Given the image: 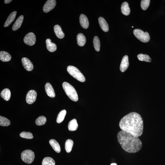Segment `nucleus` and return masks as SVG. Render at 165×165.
Returning a JSON list of instances; mask_svg holds the SVG:
<instances>
[{"label":"nucleus","instance_id":"nucleus-1","mask_svg":"<svg viewBox=\"0 0 165 165\" xmlns=\"http://www.w3.org/2000/svg\"><path fill=\"white\" fill-rule=\"evenodd\" d=\"M120 128L137 137L142 135L143 130V122L141 116L136 112H131L121 119Z\"/></svg>","mask_w":165,"mask_h":165},{"label":"nucleus","instance_id":"nucleus-2","mask_svg":"<svg viewBox=\"0 0 165 165\" xmlns=\"http://www.w3.org/2000/svg\"><path fill=\"white\" fill-rule=\"evenodd\" d=\"M117 138L122 148L127 152L136 153L142 148V143L140 139L130 133L121 130L118 133Z\"/></svg>","mask_w":165,"mask_h":165},{"label":"nucleus","instance_id":"nucleus-3","mask_svg":"<svg viewBox=\"0 0 165 165\" xmlns=\"http://www.w3.org/2000/svg\"><path fill=\"white\" fill-rule=\"evenodd\" d=\"M63 87L65 93L71 100L76 102L78 100L77 93L74 87L68 82H64L63 84Z\"/></svg>","mask_w":165,"mask_h":165},{"label":"nucleus","instance_id":"nucleus-4","mask_svg":"<svg viewBox=\"0 0 165 165\" xmlns=\"http://www.w3.org/2000/svg\"><path fill=\"white\" fill-rule=\"evenodd\" d=\"M67 71L71 76L78 81L82 82L85 81V77L76 67L70 65L67 67Z\"/></svg>","mask_w":165,"mask_h":165},{"label":"nucleus","instance_id":"nucleus-5","mask_svg":"<svg viewBox=\"0 0 165 165\" xmlns=\"http://www.w3.org/2000/svg\"><path fill=\"white\" fill-rule=\"evenodd\" d=\"M21 157L22 160L24 162L30 164L34 160L35 155L33 151L31 150L27 149L22 152Z\"/></svg>","mask_w":165,"mask_h":165},{"label":"nucleus","instance_id":"nucleus-6","mask_svg":"<svg viewBox=\"0 0 165 165\" xmlns=\"http://www.w3.org/2000/svg\"><path fill=\"white\" fill-rule=\"evenodd\" d=\"M133 33L135 36L142 42L147 43L150 40L149 34L147 32H144L141 30L136 29L134 30Z\"/></svg>","mask_w":165,"mask_h":165},{"label":"nucleus","instance_id":"nucleus-7","mask_svg":"<svg viewBox=\"0 0 165 165\" xmlns=\"http://www.w3.org/2000/svg\"><path fill=\"white\" fill-rule=\"evenodd\" d=\"M36 40V37L34 34L33 33H29L27 34L24 39V43L30 46H33L35 44Z\"/></svg>","mask_w":165,"mask_h":165},{"label":"nucleus","instance_id":"nucleus-8","mask_svg":"<svg viewBox=\"0 0 165 165\" xmlns=\"http://www.w3.org/2000/svg\"><path fill=\"white\" fill-rule=\"evenodd\" d=\"M37 94L34 90H31L28 92L26 96V101L27 104H31L36 100Z\"/></svg>","mask_w":165,"mask_h":165},{"label":"nucleus","instance_id":"nucleus-9","mask_svg":"<svg viewBox=\"0 0 165 165\" xmlns=\"http://www.w3.org/2000/svg\"><path fill=\"white\" fill-rule=\"evenodd\" d=\"M56 5V1L55 0H48L45 3L44 7H43V11L46 13L49 12L55 8Z\"/></svg>","mask_w":165,"mask_h":165},{"label":"nucleus","instance_id":"nucleus-10","mask_svg":"<svg viewBox=\"0 0 165 165\" xmlns=\"http://www.w3.org/2000/svg\"><path fill=\"white\" fill-rule=\"evenodd\" d=\"M22 65L26 70L29 71L32 70L33 69V65L30 60L27 58H22Z\"/></svg>","mask_w":165,"mask_h":165},{"label":"nucleus","instance_id":"nucleus-11","mask_svg":"<svg viewBox=\"0 0 165 165\" xmlns=\"http://www.w3.org/2000/svg\"><path fill=\"white\" fill-rule=\"evenodd\" d=\"M129 66L128 56L127 55L124 56L121 61L120 70L122 72H125Z\"/></svg>","mask_w":165,"mask_h":165},{"label":"nucleus","instance_id":"nucleus-12","mask_svg":"<svg viewBox=\"0 0 165 165\" xmlns=\"http://www.w3.org/2000/svg\"><path fill=\"white\" fill-rule=\"evenodd\" d=\"M45 89L47 94L51 97H55V91L51 84L49 82L47 83L45 85Z\"/></svg>","mask_w":165,"mask_h":165},{"label":"nucleus","instance_id":"nucleus-13","mask_svg":"<svg viewBox=\"0 0 165 165\" xmlns=\"http://www.w3.org/2000/svg\"><path fill=\"white\" fill-rule=\"evenodd\" d=\"M80 22L81 27L85 29L89 27V22L88 18L85 15L81 14L80 17Z\"/></svg>","mask_w":165,"mask_h":165},{"label":"nucleus","instance_id":"nucleus-14","mask_svg":"<svg viewBox=\"0 0 165 165\" xmlns=\"http://www.w3.org/2000/svg\"><path fill=\"white\" fill-rule=\"evenodd\" d=\"M99 22L100 27L103 31L107 32L109 30V27L107 22L104 18L102 17H100L99 18Z\"/></svg>","mask_w":165,"mask_h":165},{"label":"nucleus","instance_id":"nucleus-15","mask_svg":"<svg viewBox=\"0 0 165 165\" xmlns=\"http://www.w3.org/2000/svg\"><path fill=\"white\" fill-rule=\"evenodd\" d=\"M47 49L49 51L51 52H55L57 49L56 45L51 42L49 39H47L46 41Z\"/></svg>","mask_w":165,"mask_h":165},{"label":"nucleus","instance_id":"nucleus-16","mask_svg":"<svg viewBox=\"0 0 165 165\" xmlns=\"http://www.w3.org/2000/svg\"><path fill=\"white\" fill-rule=\"evenodd\" d=\"M121 11L122 13L125 16H128L130 14V8L127 2H124L122 4Z\"/></svg>","mask_w":165,"mask_h":165},{"label":"nucleus","instance_id":"nucleus-17","mask_svg":"<svg viewBox=\"0 0 165 165\" xmlns=\"http://www.w3.org/2000/svg\"><path fill=\"white\" fill-rule=\"evenodd\" d=\"M24 19L23 16H20L17 19L12 27V29L14 31L18 29L21 27Z\"/></svg>","mask_w":165,"mask_h":165},{"label":"nucleus","instance_id":"nucleus-18","mask_svg":"<svg viewBox=\"0 0 165 165\" xmlns=\"http://www.w3.org/2000/svg\"><path fill=\"white\" fill-rule=\"evenodd\" d=\"M12 59V56L8 52L4 51L0 52V59L3 62L9 61Z\"/></svg>","mask_w":165,"mask_h":165},{"label":"nucleus","instance_id":"nucleus-19","mask_svg":"<svg viewBox=\"0 0 165 165\" xmlns=\"http://www.w3.org/2000/svg\"><path fill=\"white\" fill-rule=\"evenodd\" d=\"M54 30L55 34L58 38L63 39L64 37V34L59 25H55L54 27Z\"/></svg>","mask_w":165,"mask_h":165},{"label":"nucleus","instance_id":"nucleus-20","mask_svg":"<svg viewBox=\"0 0 165 165\" xmlns=\"http://www.w3.org/2000/svg\"><path fill=\"white\" fill-rule=\"evenodd\" d=\"M17 12L16 11L13 12L9 15V16L7 18L6 22H5L4 25V27H7L12 23L13 21L16 18Z\"/></svg>","mask_w":165,"mask_h":165},{"label":"nucleus","instance_id":"nucleus-21","mask_svg":"<svg viewBox=\"0 0 165 165\" xmlns=\"http://www.w3.org/2000/svg\"><path fill=\"white\" fill-rule=\"evenodd\" d=\"M49 143L54 150L56 152L59 153L61 152V148L59 144L54 139L50 140Z\"/></svg>","mask_w":165,"mask_h":165},{"label":"nucleus","instance_id":"nucleus-22","mask_svg":"<svg viewBox=\"0 0 165 165\" xmlns=\"http://www.w3.org/2000/svg\"><path fill=\"white\" fill-rule=\"evenodd\" d=\"M77 40L79 46L82 47L86 44V40L84 35L81 33L78 34L77 36Z\"/></svg>","mask_w":165,"mask_h":165},{"label":"nucleus","instance_id":"nucleus-23","mask_svg":"<svg viewBox=\"0 0 165 165\" xmlns=\"http://www.w3.org/2000/svg\"><path fill=\"white\" fill-rule=\"evenodd\" d=\"M78 124L76 119H73L69 122L68 125L69 130L71 131H74L77 129Z\"/></svg>","mask_w":165,"mask_h":165},{"label":"nucleus","instance_id":"nucleus-24","mask_svg":"<svg viewBox=\"0 0 165 165\" xmlns=\"http://www.w3.org/2000/svg\"><path fill=\"white\" fill-rule=\"evenodd\" d=\"M1 96L6 101H8L11 98V91L8 89H3L1 93Z\"/></svg>","mask_w":165,"mask_h":165},{"label":"nucleus","instance_id":"nucleus-25","mask_svg":"<svg viewBox=\"0 0 165 165\" xmlns=\"http://www.w3.org/2000/svg\"><path fill=\"white\" fill-rule=\"evenodd\" d=\"M74 143V142L71 140L68 139L65 142V148L67 153L70 152L72 151Z\"/></svg>","mask_w":165,"mask_h":165},{"label":"nucleus","instance_id":"nucleus-26","mask_svg":"<svg viewBox=\"0 0 165 165\" xmlns=\"http://www.w3.org/2000/svg\"><path fill=\"white\" fill-rule=\"evenodd\" d=\"M66 114V110H64L60 112L57 117V122L58 123H60L62 122L64 119L65 115Z\"/></svg>","mask_w":165,"mask_h":165},{"label":"nucleus","instance_id":"nucleus-27","mask_svg":"<svg viewBox=\"0 0 165 165\" xmlns=\"http://www.w3.org/2000/svg\"><path fill=\"white\" fill-rule=\"evenodd\" d=\"M55 161L51 157H46L43 159L42 165H55Z\"/></svg>","mask_w":165,"mask_h":165},{"label":"nucleus","instance_id":"nucleus-28","mask_svg":"<svg viewBox=\"0 0 165 165\" xmlns=\"http://www.w3.org/2000/svg\"><path fill=\"white\" fill-rule=\"evenodd\" d=\"M137 57L138 59L140 61H144L148 63L151 62V59L148 55L140 54L138 55Z\"/></svg>","mask_w":165,"mask_h":165},{"label":"nucleus","instance_id":"nucleus-29","mask_svg":"<svg viewBox=\"0 0 165 165\" xmlns=\"http://www.w3.org/2000/svg\"><path fill=\"white\" fill-rule=\"evenodd\" d=\"M94 46L95 50L97 51H99L100 50V43L99 37L95 36L93 40Z\"/></svg>","mask_w":165,"mask_h":165},{"label":"nucleus","instance_id":"nucleus-30","mask_svg":"<svg viewBox=\"0 0 165 165\" xmlns=\"http://www.w3.org/2000/svg\"><path fill=\"white\" fill-rule=\"evenodd\" d=\"M9 120L2 116H0V125L2 126H8L11 125Z\"/></svg>","mask_w":165,"mask_h":165},{"label":"nucleus","instance_id":"nucleus-31","mask_svg":"<svg viewBox=\"0 0 165 165\" xmlns=\"http://www.w3.org/2000/svg\"><path fill=\"white\" fill-rule=\"evenodd\" d=\"M47 121L46 118L44 116H41L37 118L35 121L36 125L38 126L44 125Z\"/></svg>","mask_w":165,"mask_h":165},{"label":"nucleus","instance_id":"nucleus-32","mask_svg":"<svg viewBox=\"0 0 165 165\" xmlns=\"http://www.w3.org/2000/svg\"><path fill=\"white\" fill-rule=\"evenodd\" d=\"M20 136L22 138L28 139H31L33 138L32 134L29 132H27L24 131L20 133Z\"/></svg>","mask_w":165,"mask_h":165},{"label":"nucleus","instance_id":"nucleus-33","mask_svg":"<svg viewBox=\"0 0 165 165\" xmlns=\"http://www.w3.org/2000/svg\"><path fill=\"white\" fill-rule=\"evenodd\" d=\"M150 0H142L141 3V6L142 10H146L148 7L149 5Z\"/></svg>","mask_w":165,"mask_h":165},{"label":"nucleus","instance_id":"nucleus-34","mask_svg":"<svg viewBox=\"0 0 165 165\" xmlns=\"http://www.w3.org/2000/svg\"><path fill=\"white\" fill-rule=\"evenodd\" d=\"M12 1H11V0H5L4 3L6 4H8L11 3Z\"/></svg>","mask_w":165,"mask_h":165},{"label":"nucleus","instance_id":"nucleus-35","mask_svg":"<svg viewBox=\"0 0 165 165\" xmlns=\"http://www.w3.org/2000/svg\"><path fill=\"white\" fill-rule=\"evenodd\" d=\"M111 165H117V164L115 163H112L111 164Z\"/></svg>","mask_w":165,"mask_h":165}]
</instances>
